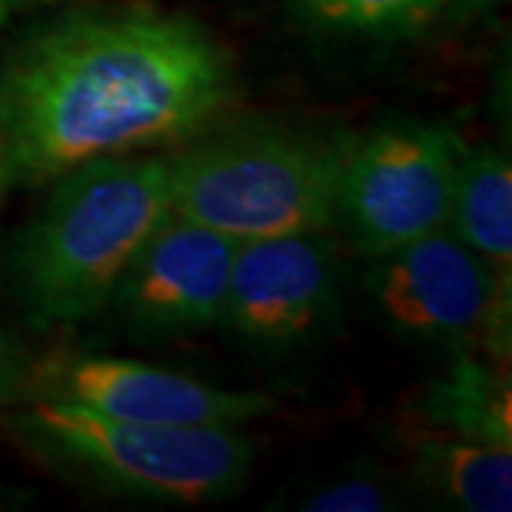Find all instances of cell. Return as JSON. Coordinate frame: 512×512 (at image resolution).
Instances as JSON below:
<instances>
[{
	"label": "cell",
	"mask_w": 512,
	"mask_h": 512,
	"mask_svg": "<svg viewBox=\"0 0 512 512\" xmlns=\"http://www.w3.org/2000/svg\"><path fill=\"white\" fill-rule=\"evenodd\" d=\"M239 100L222 43L151 6L80 9L35 35L0 72L6 180L43 185L100 157L180 148Z\"/></svg>",
	"instance_id": "obj_1"
},
{
	"label": "cell",
	"mask_w": 512,
	"mask_h": 512,
	"mask_svg": "<svg viewBox=\"0 0 512 512\" xmlns=\"http://www.w3.org/2000/svg\"><path fill=\"white\" fill-rule=\"evenodd\" d=\"M171 214V151L100 157L52 180L12 248V285L37 330L100 319L128 262Z\"/></svg>",
	"instance_id": "obj_2"
},
{
	"label": "cell",
	"mask_w": 512,
	"mask_h": 512,
	"mask_svg": "<svg viewBox=\"0 0 512 512\" xmlns=\"http://www.w3.org/2000/svg\"><path fill=\"white\" fill-rule=\"evenodd\" d=\"M0 433L40 467L89 493L171 507L237 495L254 464L242 427L154 424L23 404L0 407Z\"/></svg>",
	"instance_id": "obj_3"
},
{
	"label": "cell",
	"mask_w": 512,
	"mask_h": 512,
	"mask_svg": "<svg viewBox=\"0 0 512 512\" xmlns=\"http://www.w3.org/2000/svg\"><path fill=\"white\" fill-rule=\"evenodd\" d=\"M345 134L248 120L171 151V211L234 242L333 231Z\"/></svg>",
	"instance_id": "obj_4"
},
{
	"label": "cell",
	"mask_w": 512,
	"mask_h": 512,
	"mask_svg": "<svg viewBox=\"0 0 512 512\" xmlns=\"http://www.w3.org/2000/svg\"><path fill=\"white\" fill-rule=\"evenodd\" d=\"M23 404L205 427H245L276 410V399L256 390H228L140 359L26 345L0 333V407Z\"/></svg>",
	"instance_id": "obj_5"
},
{
	"label": "cell",
	"mask_w": 512,
	"mask_h": 512,
	"mask_svg": "<svg viewBox=\"0 0 512 512\" xmlns=\"http://www.w3.org/2000/svg\"><path fill=\"white\" fill-rule=\"evenodd\" d=\"M464 137L441 120H384L345 140L333 231L379 256L447 228Z\"/></svg>",
	"instance_id": "obj_6"
},
{
	"label": "cell",
	"mask_w": 512,
	"mask_h": 512,
	"mask_svg": "<svg viewBox=\"0 0 512 512\" xmlns=\"http://www.w3.org/2000/svg\"><path fill=\"white\" fill-rule=\"evenodd\" d=\"M365 282L396 333L453 353L478 350L510 367L512 282H501L450 228L370 256Z\"/></svg>",
	"instance_id": "obj_7"
},
{
	"label": "cell",
	"mask_w": 512,
	"mask_h": 512,
	"mask_svg": "<svg viewBox=\"0 0 512 512\" xmlns=\"http://www.w3.org/2000/svg\"><path fill=\"white\" fill-rule=\"evenodd\" d=\"M342 313V259L330 228L239 242L220 325L259 348H296Z\"/></svg>",
	"instance_id": "obj_8"
},
{
	"label": "cell",
	"mask_w": 512,
	"mask_h": 512,
	"mask_svg": "<svg viewBox=\"0 0 512 512\" xmlns=\"http://www.w3.org/2000/svg\"><path fill=\"white\" fill-rule=\"evenodd\" d=\"M237 245L171 211L128 262L103 316L137 339H174L220 325Z\"/></svg>",
	"instance_id": "obj_9"
},
{
	"label": "cell",
	"mask_w": 512,
	"mask_h": 512,
	"mask_svg": "<svg viewBox=\"0 0 512 512\" xmlns=\"http://www.w3.org/2000/svg\"><path fill=\"white\" fill-rule=\"evenodd\" d=\"M410 419L416 421V433L512 450L510 367L478 350H461L453 365L421 387Z\"/></svg>",
	"instance_id": "obj_10"
},
{
	"label": "cell",
	"mask_w": 512,
	"mask_h": 512,
	"mask_svg": "<svg viewBox=\"0 0 512 512\" xmlns=\"http://www.w3.org/2000/svg\"><path fill=\"white\" fill-rule=\"evenodd\" d=\"M410 487L447 510L510 512L512 450L416 433L410 450Z\"/></svg>",
	"instance_id": "obj_11"
},
{
	"label": "cell",
	"mask_w": 512,
	"mask_h": 512,
	"mask_svg": "<svg viewBox=\"0 0 512 512\" xmlns=\"http://www.w3.org/2000/svg\"><path fill=\"white\" fill-rule=\"evenodd\" d=\"M447 228L501 282H512V168L507 151L464 148Z\"/></svg>",
	"instance_id": "obj_12"
},
{
	"label": "cell",
	"mask_w": 512,
	"mask_h": 512,
	"mask_svg": "<svg viewBox=\"0 0 512 512\" xmlns=\"http://www.w3.org/2000/svg\"><path fill=\"white\" fill-rule=\"evenodd\" d=\"M444 0H296V18L316 32L410 37L441 18Z\"/></svg>",
	"instance_id": "obj_13"
},
{
	"label": "cell",
	"mask_w": 512,
	"mask_h": 512,
	"mask_svg": "<svg viewBox=\"0 0 512 512\" xmlns=\"http://www.w3.org/2000/svg\"><path fill=\"white\" fill-rule=\"evenodd\" d=\"M404 498L407 493L399 478L362 467L313 484L308 493L299 495V501H293V507L308 512H379L399 510Z\"/></svg>",
	"instance_id": "obj_14"
},
{
	"label": "cell",
	"mask_w": 512,
	"mask_h": 512,
	"mask_svg": "<svg viewBox=\"0 0 512 512\" xmlns=\"http://www.w3.org/2000/svg\"><path fill=\"white\" fill-rule=\"evenodd\" d=\"M504 0H444L441 20L450 26H470L476 20L493 15Z\"/></svg>",
	"instance_id": "obj_15"
},
{
	"label": "cell",
	"mask_w": 512,
	"mask_h": 512,
	"mask_svg": "<svg viewBox=\"0 0 512 512\" xmlns=\"http://www.w3.org/2000/svg\"><path fill=\"white\" fill-rule=\"evenodd\" d=\"M6 18H9V0H0V32L6 26Z\"/></svg>",
	"instance_id": "obj_16"
},
{
	"label": "cell",
	"mask_w": 512,
	"mask_h": 512,
	"mask_svg": "<svg viewBox=\"0 0 512 512\" xmlns=\"http://www.w3.org/2000/svg\"><path fill=\"white\" fill-rule=\"evenodd\" d=\"M6 183V168H3V160H0V188Z\"/></svg>",
	"instance_id": "obj_17"
}]
</instances>
